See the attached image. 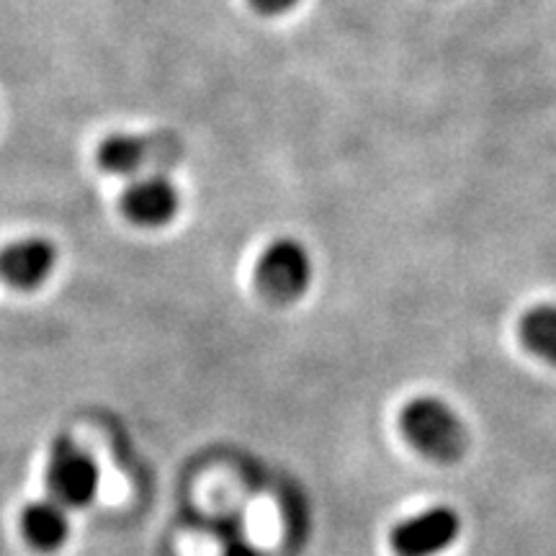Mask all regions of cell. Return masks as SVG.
<instances>
[{"instance_id": "6da1fadb", "label": "cell", "mask_w": 556, "mask_h": 556, "mask_svg": "<svg viewBox=\"0 0 556 556\" xmlns=\"http://www.w3.org/2000/svg\"><path fill=\"white\" fill-rule=\"evenodd\" d=\"M186 157V142L176 131H148V135H111L99 144V168L122 178H142L173 170Z\"/></svg>"}, {"instance_id": "7a4b0ae2", "label": "cell", "mask_w": 556, "mask_h": 556, "mask_svg": "<svg viewBox=\"0 0 556 556\" xmlns=\"http://www.w3.org/2000/svg\"><path fill=\"white\" fill-rule=\"evenodd\" d=\"M402 433L422 456L438 464L458 462L469 446L467 426L443 400L417 397L402 409Z\"/></svg>"}, {"instance_id": "3957f363", "label": "cell", "mask_w": 556, "mask_h": 556, "mask_svg": "<svg viewBox=\"0 0 556 556\" xmlns=\"http://www.w3.org/2000/svg\"><path fill=\"white\" fill-rule=\"evenodd\" d=\"M315 276L309 250L294 238L274 240L255 266L258 291L274 304H291L307 294Z\"/></svg>"}, {"instance_id": "277c9868", "label": "cell", "mask_w": 556, "mask_h": 556, "mask_svg": "<svg viewBox=\"0 0 556 556\" xmlns=\"http://www.w3.org/2000/svg\"><path fill=\"white\" fill-rule=\"evenodd\" d=\"M47 486L50 495L65 507H88L99 495V464L80 443L70 435H60L47 464Z\"/></svg>"}, {"instance_id": "5b68a950", "label": "cell", "mask_w": 556, "mask_h": 556, "mask_svg": "<svg viewBox=\"0 0 556 556\" xmlns=\"http://www.w3.org/2000/svg\"><path fill=\"white\" fill-rule=\"evenodd\" d=\"M462 536V516L454 507L438 505L394 526L392 548L397 556H438Z\"/></svg>"}, {"instance_id": "8992f818", "label": "cell", "mask_w": 556, "mask_h": 556, "mask_svg": "<svg viewBox=\"0 0 556 556\" xmlns=\"http://www.w3.org/2000/svg\"><path fill=\"white\" fill-rule=\"evenodd\" d=\"M180 208V193L176 184L165 176V173H155V176L135 178L129 189L122 197V212L127 214L129 222L137 227L157 229L165 227Z\"/></svg>"}, {"instance_id": "52a82bcc", "label": "cell", "mask_w": 556, "mask_h": 556, "mask_svg": "<svg viewBox=\"0 0 556 556\" xmlns=\"http://www.w3.org/2000/svg\"><path fill=\"white\" fill-rule=\"evenodd\" d=\"M58 266V250L45 238L13 240L0 250V281L11 289H39Z\"/></svg>"}, {"instance_id": "ba28073f", "label": "cell", "mask_w": 556, "mask_h": 556, "mask_svg": "<svg viewBox=\"0 0 556 556\" xmlns=\"http://www.w3.org/2000/svg\"><path fill=\"white\" fill-rule=\"evenodd\" d=\"M21 531L39 552H58L70 536L67 507L58 500H37L21 516Z\"/></svg>"}, {"instance_id": "9c48e42d", "label": "cell", "mask_w": 556, "mask_h": 556, "mask_svg": "<svg viewBox=\"0 0 556 556\" xmlns=\"http://www.w3.org/2000/svg\"><path fill=\"white\" fill-rule=\"evenodd\" d=\"M520 338L526 348L556 366V304H539L520 319Z\"/></svg>"}, {"instance_id": "30bf717a", "label": "cell", "mask_w": 556, "mask_h": 556, "mask_svg": "<svg viewBox=\"0 0 556 556\" xmlns=\"http://www.w3.org/2000/svg\"><path fill=\"white\" fill-rule=\"evenodd\" d=\"M219 541H222V556H266L258 546L245 536V528H242L240 518L227 516L222 520L219 528Z\"/></svg>"}, {"instance_id": "8fae6325", "label": "cell", "mask_w": 556, "mask_h": 556, "mask_svg": "<svg viewBox=\"0 0 556 556\" xmlns=\"http://www.w3.org/2000/svg\"><path fill=\"white\" fill-rule=\"evenodd\" d=\"M258 13H266V16H278V13H287L294 9L299 0H248Z\"/></svg>"}]
</instances>
